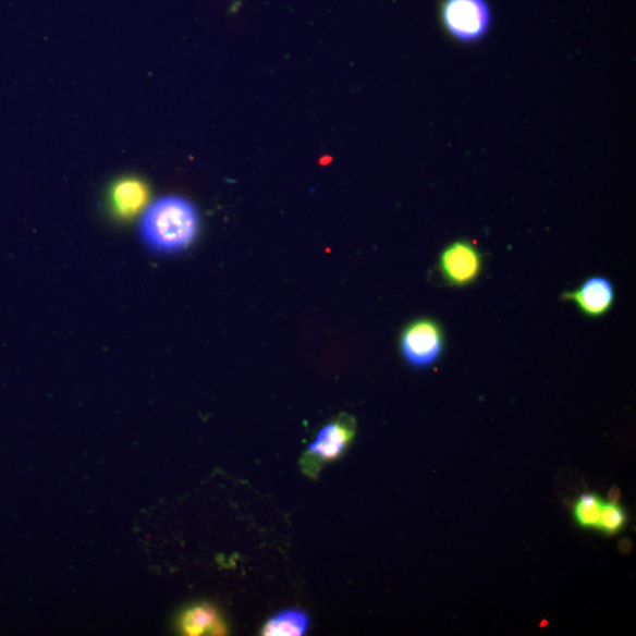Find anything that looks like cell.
I'll return each mask as SVG.
<instances>
[{"instance_id":"7","label":"cell","mask_w":636,"mask_h":636,"mask_svg":"<svg viewBox=\"0 0 636 636\" xmlns=\"http://www.w3.org/2000/svg\"><path fill=\"white\" fill-rule=\"evenodd\" d=\"M149 187L143 181L127 178L111 187L109 204L112 212L121 220L133 219L146 207Z\"/></svg>"},{"instance_id":"10","label":"cell","mask_w":636,"mask_h":636,"mask_svg":"<svg viewBox=\"0 0 636 636\" xmlns=\"http://www.w3.org/2000/svg\"><path fill=\"white\" fill-rule=\"evenodd\" d=\"M603 500L595 493H584L574 504V518L577 526L586 529H597Z\"/></svg>"},{"instance_id":"9","label":"cell","mask_w":636,"mask_h":636,"mask_svg":"<svg viewBox=\"0 0 636 636\" xmlns=\"http://www.w3.org/2000/svg\"><path fill=\"white\" fill-rule=\"evenodd\" d=\"M310 625L309 615L298 609H288L272 615L262 628L265 636H302Z\"/></svg>"},{"instance_id":"3","label":"cell","mask_w":636,"mask_h":636,"mask_svg":"<svg viewBox=\"0 0 636 636\" xmlns=\"http://www.w3.org/2000/svg\"><path fill=\"white\" fill-rule=\"evenodd\" d=\"M445 345L441 326L430 318H420L402 331L400 350L406 363L415 368L436 365Z\"/></svg>"},{"instance_id":"5","label":"cell","mask_w":636,"mask_h":636,"mask_svg":"<svg viewBox=\"0 0 636 636\" xmlns=\"http://www.w3.org/2000/svg\"><path fill=\"white\" fill-rule=\"evenodd\" d=\"M484 261L479 249L469 241L460 240L447 245L439 259L443 280L455 288H464L480 278Z\"/></svg>"},{"instance_id":"1","label":"cell","mask_w":636,"mask_h":636,"mask_svg":"<svg viewBox=\"0 0 636 636\" xmlns=\"http://www.w3.org/2000/svg\"><path fill=\"white\" fill-rule=\"evenodd\" d=\"M199 231L197 209L184 197L158 198L144 211L139 224L142 241L156 253H178L195 241Z\"/></svg>"},{"instance_id":"4","label":"cell","mask_w":636,"mask_h":636,"mask_svg":"<svg viewBox=\"0 0 636 636\" xmlns=\"http://www.w3.org/2000/svg\"><path fill=\"white\" fill-rule=\"evenodd\" d=\"M443 24L454 38L472 42L481 39L490 25V10L486 0H445Z\"/></svg>"},{"instance_id":"8","label":"cell","mask_w":636,"mask_h":636,"mask_svg":"<svg viewBox=\"0 0 636 636\" xmlns=\"http://www.w3.org/2000/svg\"><path fill=\"white\" fill-rule=\"evenodd\" d=\"M180 631L185 635H223L224 621L212 606L200 603L192 606L180 616Z\"/></svg>"},{"instance_id":"11","label":"cell","mask_w":636,"mask_h":636,"mask_svg":"<svg viewBox=\"0 0 636 636\" xmlns=\"http://www.w3.org/2000/svg\"><path fill=\"white\" fill-rule=\"evenodd\" d=\"M627 524V514L616 502L603 503L598 528L606 535H615Z\"/></svg>"},{"instance_id":"6","label":"cell","mask_w":636,"mask_h":636,"mask_svg":"<svg viewBox=\"0 0 636 636\" xmlns=\"http://www.w3.org/2000/svg\"><path fill=\"white\" fill-rule=\"evenodd\" d=\"M562 299L573 302L585 316L599 318L613 308L615 288L611 280L595 277L586 280L575 291L563 294Z\"/></svg>"},{"instance_id":"2","label":"cell","mask_w":636,"mask_h":636,"mask_svg":"<svg viewBox=\"0 0 636 636\" xmlns=\"http://www.w3.org/2000/svg\"><path fill=\"white\" fill-rule=\"evenodd\" d=\"M355 431V418L348 414L325 426L301 458L303 473L314 477L328 462L338 460L352 443Z\"/></svg>"}]
</instances>
